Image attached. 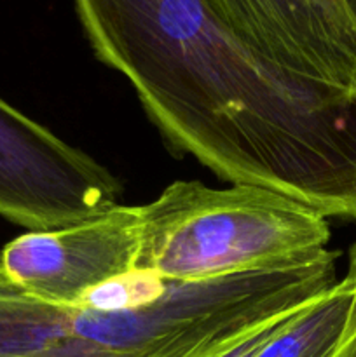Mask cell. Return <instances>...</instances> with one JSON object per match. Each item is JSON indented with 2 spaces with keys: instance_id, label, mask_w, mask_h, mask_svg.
Segmentation results:
<instances>
[{
  "instance_id": "1",
  "label": "cell",
  "mask_w": 356,
  "mask_h": 357,
  "mask_svg": "<svg viewBox=\"0 0 356 357\" xmlns=\"http://www.w3.org/2000/svg\"><path fill=\"white\" fill-rule=\"evenodd\" d=\"M138 268L202 282L271 271L327 248L328 218L255 185L212 188L178 180L143 204Z\"/></svg>"
},
{
  "instance_id": "2",
  "label": "cell",
  "mask_w": 356,
  "mask_h": 357,
  "mask_svg": "<svg viewBox=\"0 0 356 357\" xmlns=\"http://www.w3.org/2000/svg\"><path fill=\"white\" fill-rule=\"evenodd\" d=\"M121 183L44 126L0 100V216L52 230L119 206Z\"/></svg>"
},
{
  "instance_id": "3",
  "label": "cell",
  "mask_w": 356,
  "mask_h": 357,
  "mask_svg": "<svg viewBox=\"0 0 356 357\" xmlns=\"http://www.w3.org/2000/svg\"><path fill=\"white\" fill-rule=\"evenodd\" d=\"M142 206H115L86 222L27 230L0 250V274L56 307H79L103 282L138 268Z\"/></svg>"
},
{
  "instance_id": "4",
  "label": "cell",
  "mask_w": 356,
  "mask_h": 357,
  "mask_svg": "<svg viewBox=\"0 0 356 357\" xmlns=\"http://www.w3.org/2000/svg\"><path fill=\"white\" fill-rule=\"evenodd\" d=\"M246 47L290 75L356 93V21L344 0H205Z\"/></svg>"
},
{
  "instance_id": "5",
  "label": "cell",
  "mask_w": 356,
  "mask_h": 357,
  "mask_svg": "<svg viewBox=\"0 0 356 357\" xmlns=\"http://www.w3.org/2000/svg\"><path fill=\"white\" fill-rule=\"evenodd\" d=\"M356 335V278L346 272L327 293L276 331L257 357H335Z\"/></svg>"
},
{
  "instance_id": "6",
  "label": "cell",
  "mask_w": 356,
  "mask_h": 357,
  "mask_svg": "<svg viewBox=\"0 0 356 357\" xmlns=\"http://www.w3.org/2000/svg\"><path fill=\"white\" fill-rule=\"evenodd\" d=\"M318 298H320V296H318ZM309 303H304V305L295 307V309L285 310V312L276 314V316L269 317L267 321H264L262 324H258V326L255 328L250 335H246V337H244L243 340L236 345V347L230 349V351L225 352L222 357H257L258 352H260V349L267 344L269 338H271L276 331L281 330V328L285 326V324L288 323V321L292 319V317L295 316L299 310H302L304 307L309 305Z\"/></svg>"
},
{
  "instance_id": "7",
  "label": "cell",
  "mask_w": 356,
  "mask_h": 357,
  "mask_svg": "<svg viewBox=\"0 0 356 357\" xmlns=\"http://www.w3.org/2000/svg\"><path fill=\"white\" fill-rule=\"evenodd\" d=\"M348 274L355 275L356 278V244H353L351 250H349ZM335 357H356V335H353V337L346 342L344 347L339 351V354Z\"/></svg>"
},
{
  "instance_id": "8",
  "label": "cell",
  "mask_w": 356,
  "mask_h": 357,
  "mask_svg": "<svg viewBox=\"0 0 356 357\" xmlns=\"http://www.w3.org/2000/svg\"><path fill=\"white\" fill-rule=\"evenodd\" d=\"M344 2H346V6H348L349 13H351L353 20L356 21V0H344Z\"/></svg>"
}]
</instances>
